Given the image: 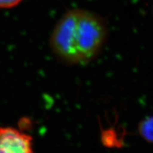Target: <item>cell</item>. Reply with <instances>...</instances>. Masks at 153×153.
I'll return each instance as SVG.
<instances>
[{
	"label": "cell",
	"mask_w": 153,
	"mask_h": 153,
	"mask_svg": "<svg viewBox=\"0 0 153 153\" xmlns=\"http://www.w3.org/2000/svg\"><path fill=\"white\" fill-rule=\"evenodd\" d=\"M107 36L101 17L90 11L74 9L67 12L53 29L51 47L63 62L85 65L99 54Z\"/></svg>",
	"instance_id": "cell-1"
},
{
	"label": "cell",
	"mask_w": 153,
	"mask_h": 153,
	"mask_svg": "<svg viewBox=\"0 0 153 153\" xmlns=\"http://www.w3.org/2000/svg\"><path fill=\"white\" fill-rule=\"evenodd\" d=\"M0 153H34L32 137L14 128L1 127Z\"/></svg>",
	"instance_id": "cell-2"
},
{
	"label": "cell",
	"mask_w": 153,
	"mask_h": 153,
	"mask_svg": "<svg viewBox=\"0 0 153 153\" xmlns=\"http://www.w3.org/2000/svg\"><path fill=\"white\" fill-rule=\"evenodd\" d=\"M138 131L141 137L149 143L152 141V118H146L141 120L138 126Z\"/></svg>",
	"instance_id": "cell-3"
},
{
	"label": "cell",
	"mask_w": 153,
	"mask_h": 153,
	"mask_svg": "<svg viewBox=\"0 0 153 153\" xmlns=\"http://www.w3.org/2000/svg\"><path fill=\"white\" fill-rule=\"evenodd\" d=\"M22 0H0V8H11L22 1Z\"/></svg>",
	"instance_id": "cell-4"
}]
</instances>
